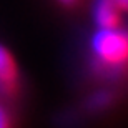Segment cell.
Returning <instances> with one entry per match:
<instances>
[{
    "label": "cell",
    "instance_id": "cell-2",
    "mask_svg": "<svg viewBox=\"0 0 128 128\" xmlns=\"http://www.w3.org/2000/svg\"><path fill=\"white\" fill-rule=\"evenodd\" d=\"M126 8V0H96L93 5V20L98 28L118 27L122 12Z\"/></svg>",
    "mask_w": 128,
    "mask_h": 128
},
{
    "label": "cell",
    "instance_id": "cell-4",
    "mask_svg": "<svg viewBox=\"0 0 128 128\" xmlns=\"http://www.w3.org/2000/svg\"><path fill=\"white\" fill-rule=\"evenodd\" d=\"M112 98H113V95L108 93V92H98V93H95V95L86 102V108L102 110V108H105V106H108L112 103Z\"/></svg>",
    "mask_w": 128,
    "mask_h": 128
},
{
    "label": "cell",
    "instance_id": "cell-3",
    "mask_svg": "<svg viewBox=\"0 0 128 128\" xmlns=\"http://www.w3.org/2000/svg\"><path fill=\"white\" fill-rule=\"evenodd\" d=\"M18 83V70L8 50L0 45V92L8 95Z\"/></svg>",
    "mask_w": 128,
    "mask_h": 128
},
{
    "label": "cell",
    "instance_id": "cell-1",
    "mask_svg": "<svg viewBox=\"0 0 128 128\" xmlns=\"http://www.w3.org/2000/svg\"><path fill=\"white\" fill-rule=\"evenodd\" d=\"M92 52L98 60L100 68H110L112 75H115L116 66H123L125 60H126V33L125 30L113 27V28H98L90 42Z\"/></svg>",
    "mask_w": 128,
    "mask_h": 128
},
{
    "label": "cell",
    "instance_id": "cell-5",
    "mask_svg": "<svg viewBox=\"0 0 128 128\" xmlns=\"http://www.w3.org/2000/svg\"><path fill=\"white\" fill-rule=\"evenodd\" d=\"M10 115L5 110V106L0 103V128H10Z\"/></svg>",
    "mask_w": 128,
    "mask_h": 128
},
{
    "label": "cell",
    "instance_id": "cell-6",
    "mask_svg": "<svg viewBox=\"0 0 128 128\" xmlns=\"http://www.w3.org/2000/svg\"><path fill=\"white\" fill-rule=\"evenodd\" d=\"M58 2H60L62 5H66V7H70V5H73V4H75L76 0H58Z\"/></svg>",
    "mask_w": 128,
    "mask_h": 128
}]
</instances>
